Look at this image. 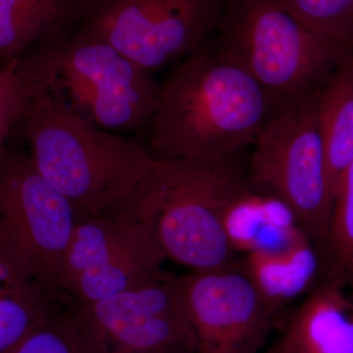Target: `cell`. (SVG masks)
Wrapping results in <instances>:
<instances>
[{
    "label": "cell",
    "mask_w": 353,
    "mask_h": 353,
    "mask_svg": "<svg viewBox=\"0 0 353 353\" xmlns=\"http://www.w3.org/2000/svg\"><path fill=\"white\" fill-rule=\"evenodd\" d=\"M276 105L250 74L208 48L160 83L146 146L160 160L232 157L253 145Z\"/></svg>",
    "instance_id": "1"
},
{
    "label": "cell",
    "mask_w": 353,
    "mask_h": 353,
    "mask_svg": "<svg viewBox=\"0 0 353 353\" xmlns=\"http://www.w3.org/2000/svg\"><path fill=\"white\" fill-rule=\"evenodd\" d=\"M243 152L216 160H153L119 208L152 234L167 260L192 272L236 259L223 219L248 188Z\"/></svg>",
    "instance_id": "2"
},
{
    "label": "cell",
    "mask_w": 353,
    "mask_h": 353,
    "mask_svg": "<svg viewBox=\"0 0 353 353\" xmlns=\"http://www.w3.org/2000/svg\"><path fill=\"white\" fill-rule=\"evenodd\" d=\"M32 87L20 125L39 173L77 218L119 208L154 160L145 139L102 130Z\"/></svg>",
    "instance_id": "3"
},
{
    "label": "cell",
    "mask_w": 353,
    "mask_h": 353,
    "mask_svg": "<svg viewBox=\"0 0 353 353\" xmlns=\"http://www.w3.org/2000/svg\"><path fill=\"white\" fill-rule=\"evenodd\" d=\"M15 66L27 82L105 131L145 134L157 113L154 73L75 27L39 39Z\"/></svg>",
    "instance_id": "4"
},
{
    "label": "cell",
    "mask_w": 353,
    "mask_h": 353,
    "mask_svg": "<svg viewBox=\"0 0 353 353\" xmlns=\"http://www.w3.org/2000/svg\"><path fill=\"white\" fill-rule=\"evenodd\" d=\"M352 46L311 31L278 0H227L209 48L280 104L321 90Z\"/></svg>",
    "instance_id": "5"
},
{
    "label": "cell",
    "mask_w": 353,
    "mask_h": 353,
    "mask_svg": "<svg viewBox=\"0 0 353 353\" xmlns=\"http://www.w3.org/2000/svg\"><path fill=\"white\" fill-rule=\"evenodd\" d=\"M320 92L276 105L253 143L246 182L290 209L325 267L334 188L320 121Z\"/></svg>",
    "instance_id": "6"
},
{
    "label": "cell",
    "mask_w": 353,
    "mask_h": 353,
    "mask_svg": "<svg viewBox=\"0 0 353 353\" xmlns=\"http://www.w3.org/2000/svg\"><path fill=\"white\" fill-rule=\"evenodd\" d=\"M77 216L30 153H0V254L48 299L64 306L59 280Z\"/></svg>",
    "instance_id": "7"
},
{
    "label": "cell",
    "mask_w": 353,
    "mask_h": 353,
    "mask_svg": "<svg viewBox=\"0 0 353 353\" xmlns=\"http://www.w3.org/2000/svg\"><path fill=\"white\" fill-rule=\"evenodd\" d=\"M227 0H82L75 27L155 73L208 50Z\"/></svg>",
    "instance_id": "8"
},
{
    "label": "cell",
    "mask_w": 353,
    "mask_h": 353,
    "mask_svg": "<svg viewBox=\"0 0 353 353\" xmlns=\"http://www.w3.org/2000/svg\"><path fill=\"white\" fill-rule=\"evenodd\" d=\"M64 313L83 353H199L173 274Z\"/></svg>",
    "instance_id": "9"
},
{
    "label": "cell",
    "mask_w": 353,
    "mask_h": 353,
    "mask_svg": "<svg viewBox=\"0 0 353 353\" xmlns=\"http://www.w3.org/2000/svg\"><path fill=\"white\" fill-rule=\"evenodd\" d=\"M166 260L152 234L120 211L77 218L60 292L66 306L94 303L164 277Z\"/></svg>",
    "instance_id": "10"
},
{
    "label": "cell",
    "mask_w": 353,
    "mask_h": 353,
    "mask_svg": "<svg viewBox=\"0 0 353 353\" xmlns=\"http://www.w3.org/2000/svg\"><path fill=\"white\" fill-rule=\"evenodd\" d=\"M178 279L199 353H257L263 347L277 316L241 260Z\"/></svg>",
    "instance_id": "11"
},
{
    "label": "cell",
    "mask_w": 353,
    "mask_h": 353,
    "mask_svg": "<svg viewBox=\"0 0 353 353\" xmlns=\"http://www.w3.org/2000/svg\"><path fill=\"white\" fill-rule=\"evenodd\" d=\"M289 353H353V299L322 281L290 316L280 339Z\"/></svg>",
    "instance_id": "12"
},
{
    "label": "cell",
    "mask_w": 353,
    "mask_h": 353,
    "mask_svg": "<svg viewBox=\"0 0 353 353\" xmlns=\"http://www.w3.org/2000/svg\"><path fill=\"white\" fill-rule=\"evenodd\" d=\"M241 263L277 317L292 301L310 294L324 276L321 254L305 233L284 248L248 253Z\"/></svg>",
    "instance_id": "13"
},
{
    "label": "cell",
    "mask_w": 353,
    "mask_h": 353,
    "mask_svg": "<svg viewBox=\"0 0 353 353\" xmlns=\"http://www.w3.org/2000/svg\"><path fill=\"white\" fill-rule=\"evenodd\" d=\"M223 225L234 252L245 254L284 248L304 233L285 204L248 185L227 208Z\"/></svg>",
    "instance_id": "14"
},
{
    "label": "cell",
    "mask_w": 353,
    "mask_h": 353,
    "mask_svg": "<svg viewBox=\"0 0 353 353\" xmlns=\"http://www.w3.org/2000/svg\"><path fill=\"white\" fill-rule=\"evenodd\" d=\"M82 0H0V61H14L39 39L75 26Z\"/></svg>",
    "instance_id": "15"
},
{
    "label": "cell",
    "mask_w": 353,
    "mask_h": 353,
    "mask_svg": "<svg viewBox=\"0 0 353 353\" xmlns=\"http://www.w3.org/2000/svg\"><path fill=\"white\" fill-rule=\"evenodd\" d=\"M318 104L334 194L341 174L353 160V46L325 83Z\"/></svg>",
    "instance_id": "16"
},
{
    "label": "cell",
    "mask_w": 353,
    "mask_h": 353,
    "mask_svg": "<svg viewBox=\"0 0 353 353\" xmlns=\"http://www.w3.org/2000/svg\"><path fill=\"white\" fill-rule=\"evenodd\" d=\"M63 309L0 259V353L9 352L44 319Z\"/></svg>",
    "instance_id": "17"
},
{
    "label": "cell",
    "mask_w": 353,
    "mask_h": 353,
    "mask_svg": "<svg viewBox=\"0 0 353 353\" xmlns=\"http://www.w3.org/2000/svg\"><path fill=\"white\" fill-rule=\"evenodd\" d=\"M323 281L353 288V160L334 190Z\"/></svg>",
    "instance_id": "18"
},
{
    "label": "cell",
    "mask_w": 353,
    "mask_h": 353,
    "mask_svg": "<svg viewBox=\"0 0 353 353\" xmlns=\"http://www.w3.org/2000/svg\"><path fill=\"white\" fill-rule=\"evenodd\" d=\"M311 31L353 44V0H278Z\"/></svg>",
    "instance_id": "19"
},
{
    "label": "cell",
    "mask_w": 353,
    "mask_h": 353,
    "mask_svg": "<svg viewBox=\"0 0 353 353\" xmlns=\"http://www.w3.org/2000/svg\"><path fill=\"white\" fill-rule=\"evenodd\" d=\"M6 353H83L64 309L48 316Z\"/></svg>",
    "instance_id": "20"
},
{
    "label": "cell",
    "mask_w": 353,
    "mask_h": 353,
    "mask_svg": "<svg viewBox=\"0 0 353 353\" xmlns=\"http://www.w3.org/2000/svg\"><path fill=\"white\" fill-rule=\"evenodd\" d=\"M32 90L16 69L13 61L0 67V153L7 148V139L21 118Z\"/></svg>",
    "instance_id": "21"
},
{
    "label": "cell",
    "mask_w": 353,
    "mask_h": 353,
    "mask_svg": "<svg viewBox=\"0 0 353 353\" xmlns=\"http://www.w3.org/2000/svg\"><path fill=\"white\" fill-rule=\"evenodd\" d=\"M267 353H289L288 350H285L283 343H281L280 340L277 341V343H274L273 345L270 347V350H268Z\"/></svg>",
    "instance_id": "22"
},
{
    "label": "cell",
    "mask_w": 353,
    "mask_h": 353,
    "mask_svg": "<svg viewBox=\"0 0 353 353\" xmlns=\"http://www.w3.org/2000/svg\"><path fill=\"white\" fill-rule=\"evenodd\" d=\"M352 299H353V288H352Z\"/></svg>",
    "instance_id": "23"
}]
</instances>
